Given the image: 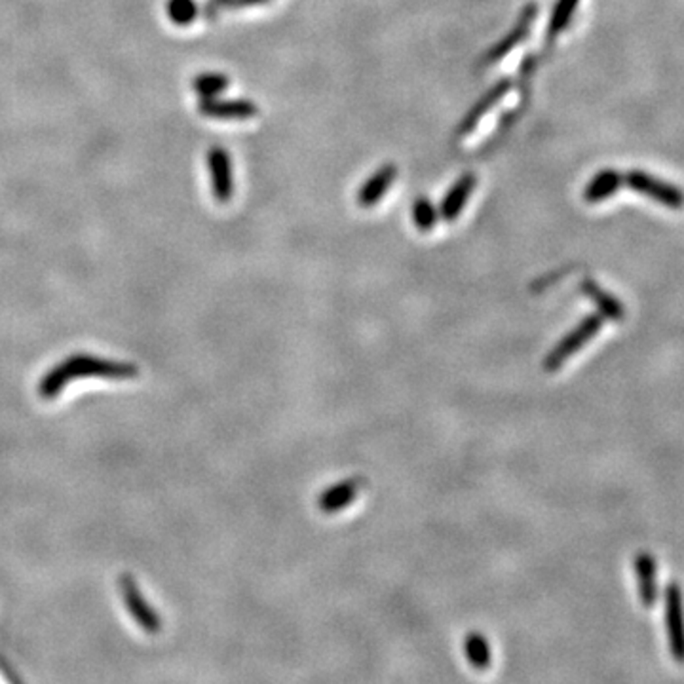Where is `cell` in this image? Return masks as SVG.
Masks as SVG:
<instances>
[{
  "label": "cell",
  "instance_id": "obj_1",
  "mask_svg": "<svg viewBox=\"0 0 684 684\" xmlns=\"http://www.w3.org/2000/svg\"><path fill=\"white\" fill-rule=\"evenodd\" d=\"M75 374L124 376V374H134V371L118 367L115 364L99 362V359H94V357H75V359H70V362H67L63 367H60L58 371H53L44 381L42 384L44 398H53V393H56L69 379H73Z\"/></svg>",
  "mask_w": 684,
  "mask_h": 684
},
{
  "label": "cell",
  "instance_id": "obj_9",
  "mask_svg": "<svg viewBox=\"0 0 684 684\" xmlns=\"http://www.w3.org/2000/svg\"><path fill=\"white\" fill-rule=\"evenodd\" d=\"M476 185H477V177L474 173H464L462 177L457 179V183L448 189V192L445 194L443 202L439 206V215L443 221L451 223L460 217L467 198H470V194L476 190Z\"/></svg>",
  "mask_w": 684,
  "mask_h": 684
},
{
  "label": "cell",
  "instance_id": "obj_12",
  "mask_svg": "<svg viewBox=\"0 0 684 684\" xmlns=\"http://www.w3.org/2000/svg\"><path fill=\"white\" fill-rule=\"evenodd\" d=\"M622 185V175L616 170H603L591 179L584 190L586 202L597 204L606 200L608 196L615 194Z\"/></svg>",
  "mask_w": 684,
  "mask_h": 684
},
{
  "label": "cell",
  "instance_id": "obj_16",
  "mask_svg": "<svg viewBox=\"0 0 684 684\" xmlns=\"http://www.w3.org/2000/svg\"><path fill=\"white\" fill-rule=\"evenodd\" d=\"M578 3L580 0H557L555 6H553V12H551V17H550V23H548V39L550 41L559 37V34L568 27L576 8H578Z\"/></svg>",
  "mask_w": 684,
  "mask_h": 684
},
{
  "label": "cell",
  "instance_id": "obj_11",
  "mask_svg": "<svg viewBox=\"0 0 684 684\" xmlns=\"http://www.w3.org/2000/svg\"><path fill=\"white\" fill-rule=\"evenodd\" d=\"M395 177H398V168L392 164H386L376 170L362 185V189H359L357 204L362 208H373L374 204H379L384 198V194L388 192V189L392 187V183L395 181Z\"/></svg>",
  "mask_w": 684,
  "mask_h": 684
},
{
  "label": "cell",
  "instance_id": "obj_4",
  "mask_svg": "<svg viewBox=\"0 0 684 684\" xmlns=\"http://www.w3.org/2000/svg\"><path fill=\"white\" fill-rule=\"evenodd\" d=\"M208 171L211 181V192L215 200L226 204L234 194V175H232V160L223 147H211L208 151Z\"/></svg>",
  "mask_w": 684,
  "mask_h": 684
},
{
  "label": "cell",
  "instance_id": "obj_21",
  "mask_svg": "<svg viewBox=\"0 0 684 684\" xmlns=\"http://www.w3.org/2000/svg\"><path fill=\"white\" fill-rule=\"evenodd\" d=\"M223 8H228V0H208L206 6H204V14H206V17H209L211 20V17L217 15L219 10H223Z\"/></svg>",
  "mask_w": 684,
  "mask_h": 684
},
{
  "label": "cell",
  "instance_id": "obj_17",
  "mask_svg": "<svg viewBox=\"0 0 684 684\" xmlns=\"http://www.w3.org/2000/svg\"><path fill=\"white\" fill-rule=\"evenodd\" d=\"M228 86H230V79L221 73H202L194 77L192 80L194 94H198L202 99H209V97L223 94Z\"/></svg>",
  "mask_w": 684,
  "mask_h": 684
},
{
  "label": "cell",
  "instance_id": "obj_19",
  "mask_svg": "<svg viewBox=\"0 0 684 684\" xmlns=\"http://www.w3.org/2000/svg\"><path fill=\"white\" fill-rule=\"evenodd\" d=\"M166 12L175 25H190L200 14V8L194 0H168Z\"/></svg>",
  "mask_w": 684,
  "mask_h": 684
},
{
  "label": "cell",
  "instance_id": "obj_5",
  "mask_svg": "<svg viewBox=\"0 0 684 684\" xmlns=\"http://www.w3.org/2000/svg\"><path fill=\"white\" fill-rule=\"evenodd\" d=\"M536 14H538V6L536 5H527L523 10H521V14L517 17L515 25L512 27V31L506 34V37L500 39L487 53H485L483 63L485 65L498 63L502 58H506L513 48H517L521 42H523L527 39L529 31H531V25L536 20Z\"/></svg>",
  "mask_w": 684,
  "mask_h": 684
},
{
  "label": "cell",
  "instance_id": "obj_7",
  "mask_svg": "<svg viewBox=\"0 0 684 684\" xmlns=\"http://www.w3.org/2000/svg\"><path fill=\"white\" fill-rule=\"evenodd\" d=\"M198 111L208 118L217 120H247L259 115V106L247 99H202Z\"/></svg>",
  "mask_w": 684,
  "mask_h": 684
},
{
  "label": "cell",
  "instance_id": "obj_2",
  "mask_svg": "<svg viewBox=\"0 0 684 684\" xmlns=\"http://www.w3.org/2000/svg\"><path fill=\"white\" fill-rule=\"evenodd\" d=\"M603 326L601 316H587L582 319L580 326H576L565 338L557 342L555 348L550 352V356L544 359V371L555 373L559 369L570 356H574L582 347L599 333Z\"/></svg>",
  "mask_w": 684,
  "mask_h": 684
},
{
  "label": "cell",
  "instance_id": "obj_13",
  "mask_svg": "<svg viewBox=\"0 0 684 684\" xmlns=\"http://www.w3.org/2000/svg\"><path fill=\"white\" fill-rule=\"evenodd\" d=\"M635 570L639 578V593L644 606L656 603V563L651 555L641 553L635 557Z\"/></svg>",
  "mask_w": 684,
  "mask_h": 684
},
{
  "label": "cell",
  "instance_id": "obj_15",
  "mask_svg": "<svg viewBox=\"0 0 684 684\" xmlns=\"http://www.w3.org/2000/svg\"><path fill=\"white\" fill-rule=\"evenodd\" d=\"M582 291H584L593 302L597 304V309L601 310L603 316H606V318H610V319H620V318L624 316L622 304H620L615 297H612L610 293L603 291L601 287H599L596 282H593V280H584V282H582Z\"/></svg>",
  "mask_w": 684,
  "mask_h": 684
},
{
  "label": "cell",
  "instance_id": "obj_18",
  "mask_svg": "<svg viewBox=\"0 0 684 684\" xmlns=\"http://www.w3.org/2000/svg\"><path fill=\"white\" fill-rule=\"evenodd\" d=\"M438 217H439V211L436 209V206L431 204L428 198L424 196H419L415 204H412V221H415L417 228L421 232H430L434 230L436 223H438Z\"/></svg>",
  "mask_w": 684,
  "mask_h": 684
},
{
  "label": "cell",
  "instance_id": "obj_20",
  "mask_svg": "<svg viewBox=\"0 0 684 684\" xmlns=\"http://www.w3.org/2000/svg\"><path fill=\"white\" fill-rule=\"evenodd\" d=\"M139 591H134V589H128V605H130V610L134 612V616L141 622L143 627H147L149 632H156L158 629V620L154 615H151V610L143 605L141 597L137 596Z\"/></svg>",
  "mask_w": 684,
  "mask_h": 684
},
{
  "label": "cell",
  "instance_id": "obj_3",
  "mask_svg": "<svg viewBox=\"0 0 684 684\" xmlns=\"http://www.w3.org/2000/svg\"><path fill=\"white\" fill-rule=\"evenodd\" d=\"M622 181L629 187L633 189L648 198H652V200L668 206V208H673V209H679L684 206V194L670 185L661 181V179H656L652 175H648L644 171H629L625 175V179H622Z\"/></svg>",
  "mask_w": 684,
  "mask_h": 684
},
{
  "label": "cell",
  "instance_id": "obj_10",
  "mask_svg": "<svg viewBox=\"0 0 684 684\" xmlns=\"http://www.w3.org/2000/svg\"><path fill=\"white\" fill-rule=\"evenodd\" d=\"M362 485H364V479H359V477L345 479L337 485H331V487L328 491H323L318 498L319 510L323 513H335V512L345 510L356 500L359 489H362Z\"/></svg>",
  "mask_w": 684,
  "mask_h": 684
},
{
  "label": "cell",
  "instance_id": "obj_6",
  "mask_svg": "<svg viewBox=\"0 0 684 684\" xmlns=\"http://www.w3.org/2000/svg\"><path fill=\"white\" fill-rule=\"evenodd\" d=\"M665 622H668L671 654L677 661L684 663V612L677 586H670L665 591Z\"/></svg>",
  "mask_w": 684,
  "mask_h": 684
},
{
  "label": "cell",
  "instance_id": "obj_8",
  "mask_svg": "<svg viewBox=\"0 0 684 684\" xmlns=\"http://www.w3.org/2000/svg\"><path fill=\"white\" fill-rule=\"evenodd\" d=\"M512 86H513L512 79H502V80H498L491 89H487V92H485V94L476 101V105H472V109L467 111L466 116L462 118V122H460V125H458V130H457V135H458V137H464V135H467V134H472V132L476 130V125L479 124V120H481L485 115H487V113L493 109V106H495L504 96H506V94L510 92Z\"/></svg>",
  "mask_w": 684,
  "mask_h": 684
},
{
  "label": "cell",
  "instance_id": "obj_14",
  "mask_svg": "<svg viewBox=\"0 0 684 684\" xmlns=\"http://www.w3.org/2000/svg\"><path fill=\"white\" fill-rule=\"evenodd\" d=\"M464 654L477 671L491 668V646L481 633H467L464 639Z\"/></svg>",
  "mask_w": 684,
  "mask_h": 684
},
{
  "label": "cell",
  "instance_id": "obj_22",
  "mask_svg": "<svg viewBox=\"0 0 684 684\" xmlns=\"http://www.w3.org/2000/svg\"><path fill=\"white\" fill-rule=\"evenodd\" d=\"M268 0H228V8H247V6H257V5H266Z\"/></svg>",
  "mask_w": 684,
  "mask_h": 684
}]
</instances>
